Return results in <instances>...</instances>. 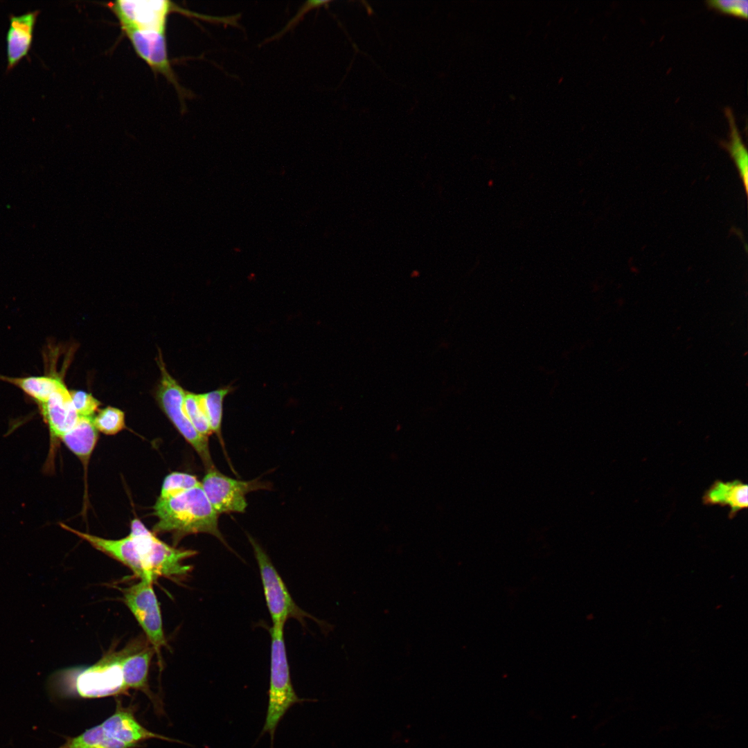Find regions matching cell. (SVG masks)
Wrapping results in <instances>:
<instances>
[{
	"label": "cell",
	"instance_id": "cb8c5ba5",
	"mask_svg": "<svg viewBox=\"0 0 748 748\" xmlns=\"http://www.w3.org/2000/svg\"><path fill=\"white\" fill-rule=\"evenodd\" d=\"M93 422L98 431L107 435L116 434L125 427L124 412L112 407L100 409Z\"/></svg>",
	"mask_w": 748,
	"mask_h": 748
},
{
	"label": "cell",
	"instance_id": "7402d4cb",
	"mask_svg": "<svg viewBox=\"0 0 748 748\" xmlns=\"http://www.w3.org/2000/svg\"><path fill=\"white\" fill-rule=\"evenodd\" d=\"M184 409L195 429L202 435L208 437L212 434L206 415L200 394L186 392Z\"/></svg>",
	"mask_w": 748,
	"mask_h": 748
},
{
	"label": "cell",
	"instance_id": "8992f818",
	"mask_svg": "<svg viewBox=\"0 0 748 748\" xmlns=\"http://www.w3.org/2000/svg\"><path fill=\"white\" fill-rule=\"evenodd\" d=\"M158 364L161 377L157 395L161 407L179 432L197 453L206 470L214 467L208 437L200 434L195 429L184 411L186 392L169 374L161 355Z\"/></svg>",
	"mask_w": 748,
	"mask_h": 748
},
{
	"label": "cell",
	"instance_id": "8fae6325",
	"mask_svg": "<svg viewBox=\"0 0 748 748\" xmlns=\"http://www.w3.org/2000/svg\"><path fill=\"white\" fill-rule=\"evenodd\" d=\"M154 652L152 646H149L148 643L141 639L134 640L123 648L121 665L127 689L142 691L149 697L154 707L160 710L157 699L150 691L148 684L149 668Z\"/></svg>",
	"mask_w": 748,
	"mask_h": 748
},
{
	"label": "cell",
	"instance_id": "30bf717a",
	"mask_svg": "<svg viewBox=\"0 0 748 748\" xmlns=\"http://www.w3.org/2000/svg\"><path fill=\"white\" fill-rule=\"evenodd\" d=\"M130 42L135 53L154 73L162 75L175 87L179 97L188 96L180 85L168 57L166 32L155 30L125 29L122 30Z\"/></svg>",
	"mask_w": 748,
	"mask_h": 748
},
{
	"label": "cell",
	"instance_id": "9c48e42d",
	"mask_svg": "<svg viewBox=\"0 0 748 748\" xmlns=\"http://www.w3.org/2000/svg\"><path fill=\"white\" fill-rule=\"evenodd\" d=\"M201 486L218 515L244 513L247 506L246 495L250 492L267 488L266 484L258 479L242 481L231 478L215 467L206 470Z\"/></svg>",
	"mask_w": 748,
	"mask_h": 748
},
{
	"label": "cell",
	"instance_id": "6da1fadb",
	"mask_svg": "<svg viewBox=\"0 0 748 748\" xmlns=\"http://www.w3.org/2000/svg\"><path fill=\"white\" fill-rule=\"evenodd\" d=\"M123 654V648L110 650L91 666L53 672L46 682L50 699H97L127 693L121 665Z\"/></svg>",
	"mask_w": 748,
	"mask_h": 748
},
{
	"label": "cell",
	"instance_id": "2e32d148",
	"mask_svg": "<svg viewBox=\"0 0 748 748\" xmlns=\"http://www.w3.org/2000/svg\"><path fill=\"white\" fill-rule=\"evenodd\" d=\"M704 505L728 506L729 517L733 518L748 506V486L736 479L730 481L717 480L705 491L702 497Z\"/></svg>",
	"mask_w": 748,
	"mask_h": 748
},
{
	"label": "cell",
	"instance_id": "7c38bea8",
	"mask_svg": "<svg viewBox=\"0 0 748 748\" xmlns=\"http://www.w3.org/2000/svg\"><path fill=\"white\" fill-rule=\"evenodd\" d=\"M100 724L107 737L133 748L138 747L140 743L150 739L178 742L145 728L136 719L133 709L124 707L120 702H117L114 713Z\"/></svg>",
	"mask_w": 748,
	"mask_h": 748
},
{
	"label": "cell",
	"instance_id": "ba28073f",
	"mask_svg": "<svg viewBox=\"0 0 748 748\" xmlns=\"http://www.w3.org/2000/svg\"><path fill=\"white\" fill-rule=\"evenodd\" d=\"M153 582H140L123 590V601L143 630L157 654L166 646L161 609L153 589Z\"/></svg>",
	"mask_w": 748,
	"mask_h": 748
},
{
	"label": "cell",
	"instance_id": "d6986e66",
	"mask_svg": "<svg viewBox=\"0 0 748 748\" xmlns=\"http://www.w3.org/2000/svg\"><path fill=\"white\" fill-rule=\"evenodd\" d=\"M58 748H133L122 742L107 737L101 724L92 727L81 734L69 737Z\"/></svg>",
	"mask_w": 748,
	"mask_h": 748
},
{
	"label": "cell",
	"instance_id": "7a4b0ae2",
	"mask_svg": "<svg viewBox=\"0 0 748 748\" xmlns=\"http://www.w3.org/2000/svg\"><path fill=\"white\" fill-rule=\"evenodd\" d=\"M153 508L158 518L153 533H171L175 545L188 535L202 533L215 536L231 550L219 530V515L201 484L170 499H158Z\"/></svg>",
	"mask_w": 748,
	"mask_h": 748
},
{
	"label": "cell",
	"instance_id": "d4e9b609",
	"mask_svg": "<svg viewBox=\"0 0 748 748\" xmlns=\"http://www.w3.org/2000/svg\"><path fill=\"white\" fill-rule=\"evenodd\" d=\"M73 407L79 417H93L100 402L90 393L81 391H70Z\"/></svg>",
	"mask_w": 748,
	"mask_h": 748
},
{
	"label": "cell",
	"instance_id": "4316f807",
	"mask_svg": "<svg viewBox=\"0 0 748 748\" xmlns=\"http://www.w3.org/2000/svg\"><path fill=\"white\" fill-rule=\"evenodd\" d=\"M328 3V1H318V0L315 1V0H314V1H306L305 3L303 5V6H302L300 8V10H299L296 15L294 18H292L287 23V26L280 32H279L278 34L274 35L272 38L277 39V38L281 37L283 34L285 33L288 30H290L293 26H294L298 23L300 18L304 14H305V12L307 11H308V10H310L311 9H313V8H316L323 6L327 4Z\"/></svg>",
	"mask_w": 748,
	"mask_h": 748
},
{
	"label": "cell",
	"instance_id": "3957f363",
	"mask_svg": "<svg viewBox=\"0 0 748 748\" xmlns=\"http://www.w3.org/2000/svg\"><path fill=\"white\" fill-rule=\"evenodd\" d=\"M284 625H273L270 628L271 639L270 680L268 691V706L265 722L261 736L268 733L273 748L274 733L279 722L289 709L295 704L310 701L299 697L292 684L284 640Z\"/></svg>",
	"mask_w": 748,
	"mask_h": 748
},
{
	"label": "cell",
	"instance_id": "44dd1931",
	"mask_svg": "<svg viewBox=\"0 0 748 748\" xmlns=\"http://www.w3.org/2000/svg\"><path fill=\"white\" fill-rule=\"evenodd\" d=\"M232 391L233 387L228 386L200 394L212 434L214 433L217 436L222 445L224 444L222 438L221 427L223 416V403L225 397Z\"/></svg>",
	"mask_w": 748,
	"mask_h": 748
},
{
	"label": "cell",
	"instance_id": "ffe728a7",
	"mask_svg": "<svg viewBox=\"0 0 748 748\" xmlns=\"http://www.w3.org/2000/svg\"><path fill=\"white\" fill-rule=\"evenodd\" d=\"M6 380L20 388L38 404L45 402L63 384L60 379L50 376H31Z\"/></svg>",
	"mask_w": 748,
	"mask_h": 748
},
{
	"label": "cell",
	"instance_id": "5b68a950",
	"mask_svg": "<svg viewBox=\"0 0 748 748\" xmlns=\"http://www.w3.org/2000/svg\"><path fill=\"white\" fill-rule=\"evenodd\" d=\"M247 537L260 570L266 604L273 625H284L287 619L295 618L305 627V618H312L321 625L322 623L296 604L268 555L253 537L249 534Z\"/></svg>",
	"mask_w": 748,
	"mask_h": 748
},
{
	"label": "cell",
	"instance_id": "484cf974",
	"mask_svg": "<svg viewBox=\"0 0 748 748\" xmlns=\"http://www.w3.org/2000/svg\"><path fill=\"white\" fill-rule=\"evenodd\" d=\"M705 3L709 8L717 11L738 17H747V0H707Z\"/></svg>",
	"mask_w": 748,
	"mask_h": 748
},
{
	"label": "cell",
	"instance_id": "277c9868",
	"mask_svg": "<svg viewBox=\"0 0 748 748\" xmlns=\"http://www.w3.org/2000/svg\"><path fill=\"white\" fill-rule=\"evenodd\" d=\"M129 535L136 544L146 573L153 582L159 576L182 580L192 571L193 567L183 562L197 555L196 551L167 544L139 519L132 520Z\"/></svg>",
	"mask_w": 748,
	"mask_h": 748
},
{
	"label": "cell",
	"instance_id": "9a60e30c",
	"mask_svg": "<svg viewBox=\"0 0 748 748\" xmlns=\"http://www.w3.org/2000/svg\"><path fill=\"white\" fill-rule=\"evenodd\" d=\"M39 13V10H36L10 16V25L6 34L7 70L12 69L28 55Z\"/></svg>",
	"mask_w": 748,
	"mask_h": 748
},
{
	"label": "cell",
	"instance_id": "ac0fdd59",
	"mask_svg": "<svg viewBox=\"0 0 748 748\" xmlns=\"http://www.w3.org/2000/svg\"><path fill=\"white\" fill-rule=\"evenodd\" d=\"M729 126V141L722 143L734 161L743 181L745 189L748 188V154L736 123L735 116L729 107L724 109Z\"/></svg>",
	"mask_w": 748,
	"mask_h": 748
},
{
	"label": "cell",
	"instance_id": "5bb4252c",
	"mask_svg": "<svg viewBox=\"0 0 748 748\" xmlns=\"http://www.w3.org/2000/svg\"><path fill=\"white\" fill-rule=\"evenodd\" d=\"M39 407L49 429L52 447L53 443L61 439L76 424L79 416L73 407L70 391L64 384Z\"/></svg>",
	"mask_w": 748,
	"mask_h": 748
},
{
	"label": "cell",
	"instance_id": "603a6c76",
	"mask_svg": "<svg viewBox=\"0 0 748 748\" xmlns=\"http://www.w3.org/2000/svg\"><path fill=\"white\" fill-rule=\"evenodd\" d=\"M201 484L195 475L174 472L166 477L159 499H167Z\"/></svg>",
	"mask_w": 748,
	"mask_h": 748
},
{
	"label": "cell",
	"instance_id": "4fadbf2b",
	"mask_svg": "<svg viewBox=\"0 0 748 748\" xmlns=\"http://www.w3.org/2000/svg\"><path fill=\"white\" fill-rule=\"evenodd\" d=\"M60 525L62 528L87 542L96 549L128 567L140 580L152 581L146 573L136 544L129 535L121 539L110 540L81 532L64 523H60Z\"/></svg>",
	"mask_w": 748,
	"mask_h": 748
},
{
	"label": "cell",
	"instance_id": "e0dca14e",
	"mask_svg": "<svg viewBox=\"0 0 748 748\" xmlns=\"http://www.w3.org/2000/svg\"><path fill=\"white\" fill-rule=\"evenodd\" d=\"M93 418L79 417L76 424L61 438L64 445L81 461L85 472L98 438V431Z\"/></svg>",
	"mask_w": 748,
	"mask_h": 748
},
{
	"label": "cell",
	"instance_id": "52a82bcc",
	"mask_svg": "<svg viewBox=\"0 0 748 748\" xmlns=\"http://www.w3.org/2000/svg\"><path fill=\"white\" fill-rule=\"evenodd\" d=\"M106 6L118 19L122 30L125 29L155 30L166 32L170 14L179 12L195 17L196 13L184 10L173 2L159 1L120 0Z\"/></svg>",
	"mask_w": 748,
	"mask_h": 748
}]
</instances>
